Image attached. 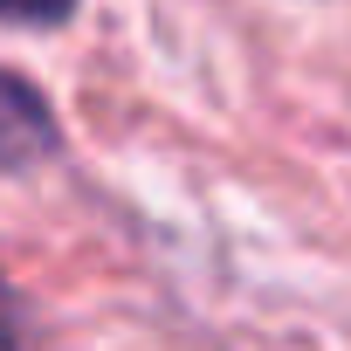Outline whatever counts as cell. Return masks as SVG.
Wrapping results in <instances>:
<instances>
[{"instance_id":"obj_1","label":"cell","mask_w":351,"mask_h":351,"mask_svg":"<svg viewBox=\"0 0 351 351\" xmlns=\"http://www.w3.org/2000/svg\"><path fill=\"white\" fill-rule=\"evenodd\" d=\"M8 110L14 117H8V145H0V158H8V172H21L35 152H56V131L42 124V104H35V90L21 76L8 83Z\"/></svg>"},{"instance_id":"obj_2","label":"cell","mask_w":351,"mask_h":351,"mask_svg":"<svg viewBox=\"0 0 351 351\" xmlns=\"http://www.w3.org/2000/svg\"><path fill=\"white\" fill-rule=\"evenodd\" d=\"M69 8H76V0H8V14H14L21 28H49V21H69Z\"/></svg>"}]
</instances>
